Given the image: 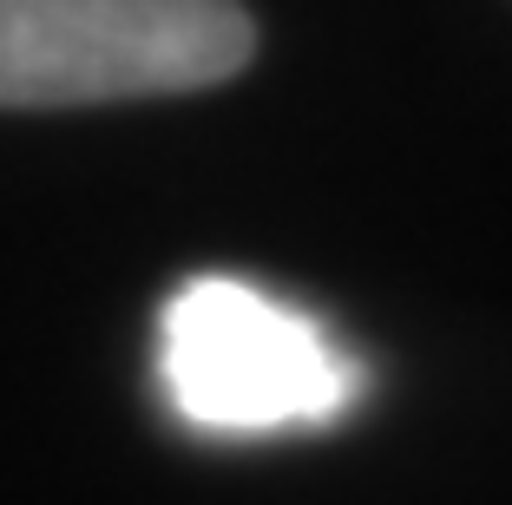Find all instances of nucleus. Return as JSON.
<instances>
[{"label": "nucleus", "instance_id": "obj_1", "mask_svg": "<svg viewBox=\"0 0 512 505\" xmlns=\"http://www.w3.org/2000/svg\"><path fill=\"white\" fill-rule=\"evenodd\" d=\"M237 0H0V105H112L204 92L250 66Z\"/></svg>", "mask_w": 512, "mask_h": 505}, {"label": "nucleus", "instance_id": "obj_2", "mask_svg": "<svg viewBox=\"0 0 512 505\" xmlns=\"http://www.w3.org/2000/svg\"><path fill=\"white\" fill-rule=\"evenodd\" d=\"M158 381L191 427L276 433L348 414L368 374L316 315L237 276H197L158 315Z\"/></svg>", "mask_w": 512, "mask_h": 505}]
</instances>
